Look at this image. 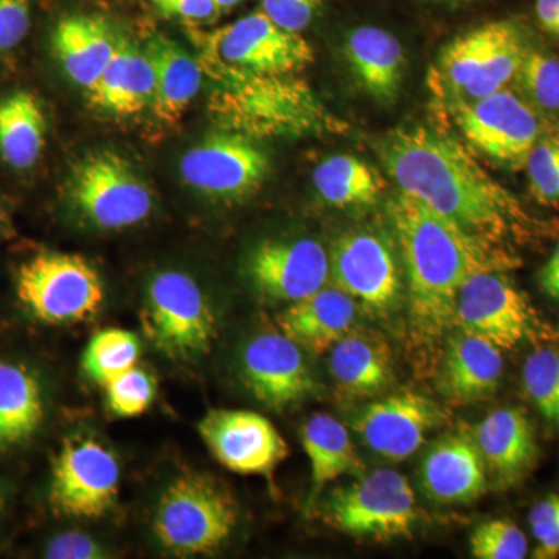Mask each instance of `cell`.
Masks as SVG:
<instances>
[{
    "mask_svg": "<svg viewBox=\"0 0 559 559\" xmlns=\"http://www.w3.org/2000/svg\"><path fill=\"white\" fill-rule=\"evenodd\" d=\"M140 342L124 330H105L95 334L84 353L83 367L87 377L106 385L120 374L138 367Z\"/></svg>",
    "mask_w": 559,
    "mask_h": 559,
    "instance_id": "obj_33",
    "label": "cell"
},
{
    "mask_svg": "<svg viewBox=\"0 0 559 559\" xmlns=\"http://www.w3.org/2000/svg\"><path fill=\"white\" fill-rule=\"evenodd\" d=\"M454 323L463 333L511 349L539 331V319L528 297L503 271L473 275L460 289Z\"/></svg>",
    "mask_w": 559,
    "mask_h": 559,
    "instance_id": "obj_13",
    "label": "cell"
},
{
    "mask_svg": "<svg viewBox=\"0 0 559 559\" xmlns=\"http://www.w3.org/2000/svg\"><path fill=\"white\" fill-rule=\"evenodd\" d=\"M533 9L540 31L559 43V0H535Z\"/></svg>",
    "mask_w": 559,
    "mask_h": 559,
    "instance_id": "obj_44",
    "label": "cell"
},
{
    "mask_svg": "<svg viewBox=\"0 0 559 559\" xmlns=\"http://www.w3.org/2000/svg\"><path fill=\"white\" fill-rule=\"evenodd\" d=\"M46 557L51 559H92L100 558L102 549L91 536L83 533H64L57 536L46 550Z\"/></svg>",
    "mask_w": 559,
    "mask_h": 559,
    "instance_id": "obj_43",
    "label": "cell"
},
{
    "mask_svg": "<svg viewBox=\"0 0 559 559\" xmlns=\"http://www.w3.org/2000/svg\"><path fill=\"white\" fill-rule=\"evenodd\" d=\"M522 382L544 419L559 428V348L535 349L525 360Z\"/></svg>",
    "mask_w": 559,
    "mask_h": 559,
    "instance_id": "obj_34",
    "label": "cell"
},
{
    "mask_svg": "<svg viewBox=\"0 0 559 559\" xmlns=\"http://www.w3.org/2000/svg\"><path fill=\"white\" fill-rule=\"evenodd\" d=\"M355 320L356 301L340 288L323 286L311 296L293 301L277 322L290 341L320 355L347 336Z\"/></svg>",
    "mask_w": 559,
    "mask_h": 559,
    "instance_id": "obj_22",
    "label": "cell"
},
{
    "mask_svg": "<svg viewBox=\"0 0 559 559\" xmlns=\"http://www.w3.org/2000/svg\"><path fill=\"white\" fill-rule=\"evenodd\" d=\"M312 180L320 198L337 209L371 207L385 187L380 171L347 154L320 162Z\"/></svg>",
    "mask_w": 559,
    "mask_h": 559,
    "instance_id": "obj_32",
    "label": "cell"
},
{
    "mask_svg": "<svg viewBox=\"0 0 559 559\" xmlns=\"http://www.w3.org/2000/svg\"><path fill=\"white\" fill-rule=\"evenodd\" d=\"M469 546L471 555L477 559H522L528 554L524 533L507 520L480 524L471 535Z\"/></svg>",
    "mask_w": 559,
    "mask_h": 559,
    "instance_id": "obj_36",
    "label": "cell"
},
{
    "mask_svg": "<svg viewBox=\"0 0 559 559\" xmlns=\"http://www.w3.org/2000/svg\"><path fill=\"white\" fill-rule=\"evenodd\" d=\"M210 452L227 469L271 476L288 457V444L270 419L250 411H210L198 425Z\"/></svg>",
    "mask_w": 559,
    "mask_h": 559,
    "instance_id": "obj_17",
    "label": "cell"
},
{
    "mask_svg": "<svg viewBox=\"0 0 559 559\" xmlns=\"http://www.w3.org/2000/svg\"><path fill=\"white\" fill-rule=\"evenodd\" d=\"M455 120L471 148L510 170L524 167L543 135L536 110L510 90L457 106Z\"/></svg>",
    "mask_w": 559,
    "mask_h": 559,
    "instance_id": "obj_11",
    "label": "cell"
},
{
    "mask_svg": "<svg viewBox=\"0 0 559 559\" xmlns=\"http://www.w3.org/2000/svg\"><path fill=\"white\" fill-rule=\"evenodd\" d=\"M242 0H215L216 7H218L219 11H226L234 9L238 3H241Z\"/></svg>",
    "mask_w": 559,
    "mask_h": 559,
    "instance_id": "obj_47",
    "label": "cell"
},
{
    "mask_svg": "<svg viewBox=\"0 0 559 559\" xmlns=\"http://www.w3.org/2000/svg\"><path fill=\"white\" fill-rule=\"evenodd\" d=\"M253 288L267 299L297 301L325 286L330 278V257L318 241L261 242L246 263Z\"/></svg>",
    "mask_w": 559,
    "mask_h": 559,
    "instance_id": "obj_19",
    "label": "cell"
},
{
    "mask_svg": "<svg viewBox=\"0 0 559 559\" xmlns=\"http://www.w3.org/2000/svg\"><path fill=\"white\" fill-rule=\"evenodd\" d=\"M146 53L156 73L151 109L162 123H176L200 92L204 69L179 44L164 35L150 39Z\"/></svg>",
    "mask_w": 559,
    "mask_h": 559,
    "instance_id": "obj_27",
    "label": "cell"
},
{
    "mask_svg": "<svg viewBox=\"0 0 559 559\" xmlns=\"http://www.w3.org/2000/svg\"><path fill=\"white\" fill-rule=\"evenodd\" d=\"M44 419L43 389L27 367L0 362V451L21 447Z\"/></svg>",
    "mask_w": 559,
    "mask_h": 559,
    "instance_id": "obj_29",
    "label": "cell"
},
{
    "mask_svg": "<svg viewBox=\"0 0 559 559\" xmlns=\"http://www.w3.org/2000/svg\"><path fill=\"white\" fill-rule=\"evenodd\" d=\"M419 485L443 506L479 499L487 491V468L473 437L452 433L437 441L419 466Z\"/></svg>",
    "mask_w": 559,
    "mask_h": 559,
    "instance_id": "obj_20",
    "label": "cell"
},
{
    "mask_svg": "<svg viewBox=\"0 0 559 559\" xmlns=\"http://www.w3.org/2000/svg\"><path fill=\"white\" fill-rule=\"evenodd\" d=\"M516 80L528 103L544 112H559V58L530 47Z\"/></svg>",
    "mask_w": 559,
    "mask_h": 559,
    "instance_id": "obj_35",
    "label": "cell"
},
{
    "mask_svg": "<svg viewBox=\"0 0 559 559\" xmlns=\"http://www.w3.org/2000/svg\"><path fill=\"white\" fill-rule=\"evenodd\" d=\"M389 218L406 270L412 314L423 330L437 333L454 323L460 289L473 275L516 266L503 246L474 237L404 191L390 201Z\"/></svg>",
    "mask_w": 559,
    "mask_h": 559,
    "instance_id": "obj_2",
    "label": "cell"
},
{
    "mask_svg": "<svg viewBox=\"0 0 559 559\" xmlns=\"http://www.w3.org/2000/svg\"><path fill=\"white\" fill-rule=\"evenodd\" d=\"M201 66L213 79L226 75H289L314 62L311 44L278 27L263 11L248 14L202 39Z\"/></svg>",
    "mask_w": 559,
    "mask_h": 559,
    "instance_id": "obj_6",
    "label": "cell"
},
{
    "mask_svg": "<svg viewBox=\"0 0 559 559\" xmlns=\"http://www.w3.org/2000/svg\"><path fill=\"white\" fill-rule=\"evenodd\" d=\"M444 419L432 400L406 390L362 407L353 418V429L371 451L401 462L414 455Z\"/></svg>",
    "mask_w": 559,
    "mask_h": 559,
    "instance_id": "obj_16",
    "label": "cell"
},
{
    "mask_svg": "<svg viewBox=\"0 0 559 559\" xmlns=\"http://www.w3.org/2000/svg\"><path fill=\"white\" fill-rule=\"evenodd\" d=\"M530 47L528 31L521 21L485 22L441 50L430 76L432 90L452 98L455 108L507 90L516 80Z\"/></svg>",
    "mask_w": 559,
    "mask_h": 559,
    "instance_id": "obj_4",
    "label": "cell"
},
{
    "mask_svg": "<svg viewBox=\"0 0 559 559\" xmlns=\"http://www.w3.org/2000/svg\"><path fill=\"white\" fill-rule=\"evenodd\" d=\"M142 320L154 347L175 360L204 356L218 331L200 285L178 271L160 272L150 283Z\"/></svg>",
    "mask_w": 559,
    "mask_h": 559,
    "instance_id": "obj_8",
    "label": "cell"
},
{
    "mask_svg": "<svg viewBox=\"0 0 559 559\" xmlns=\"http://www.w3.org/2000/svg\"><path fill=\"white\" fill-rule=\"evenodd\" d=\"M3 219V210H2V205H0V221Z\"/></svg>",
    "mask_w": 559,
    "mask_h": 559,
    "instance_id": "obj_49",
    "label": "cell"
},
{
    "mask_svg": "<svg viewBox=\"0 0 559 559\" xmlns=\"http://www.w3.org/2000/svg\"><path fill=\"white\" fill-rule=\"evenodd\" d=\"M301 444L310 460L314 495L344 474L358 469V455L347 428L329 414L312 415L305 423Z\"/></svg>",
    "mask_w": 559,
    "mask_h": 559,
    "instance_id": "obj_31",
    "label": "cell"
},
{
    "mask_svg": "<svg viewBox=\"0 0 559 559\" xmlns=\"http://www.w3.org/2000/svg\"><path fill=\"white\" fill-rule=\"evenodd\" d=\"M530 528L538 539V549L533 558L555 559L559 557V496L551 495L540 500L530 511Z\"/></svg>",
    "mask_w": 559,
    "mask_h": 559,
    "instance_id": "obj_39",
    "label": "cell"
},
{
    "mask_svg": "<svg viewBox=\"0 0 559 559\" xmlns=\"http://www.w3.org/2000/svg\"><path fill=\"white\" fill-rule=\"evenodd\" d=\"M120 465L98 441L73 437L55 460L50 507L58 516L97 520L117 502Z\"/></svg>",
    "mask_w": 559,
    "mask_h": 559,
    "instance_id": "obj_12",
    "label": "cell"
},
{
    "mask_svg": "<svg viewBox=\"0 0 559 559\" xmlns=\"http://www.w3.org/2000/svg\"><path fill=\"white\" fill-rule=\"evenodd\" d=\"M330 277L371 312L389 311L400 299L401 275L392 241L381 231H347L330 252Z\"/></svg>",
    "mask_w": 559,
    "mask_h": 559,
    "instance_id": "obj_14",
    "label": "cell"
},
{
    "mask_svg": "<svg viewBox=\"0 0 559 559\" xmlns=\"http://www.w3.org/2000/svg\"><path fill=\"white\" fill-rule=\"evenodd\" d=\"M72 207L92 226L120 230L153 212V193L127 160L114 153L94 154L79 164L69 182Z\"/></svg>",
    "mask_w": 559,
    "mask_h": 559,
    "instance_id": "obj_10",
    "label": "cell"
},
{
    "mask_svg": "<svg viewBox=\"0 0 559 559\" xmlns=\"http://www.w3.org/2000/svg\"><path fill=\"white\" fill-rule=\"evenodd\" d=\"M109 409L119 417H138L148 409L156 393L153 378L134 367L105 385Z\"/></svg>",
    "mask_w": 559,
    "mask_h": 559,
    "instance_id": "obj_38",
    "label": "cell"
},
{
    "mask_svg": "<svg viewBox=\"0 0 559 559\" xmlns=\"http://www.w3.org/2000/svg\"><path fill=\"white\" fill-rule=\"evenodd\" d=\"M538 280L540 289L551 299L559 301V241L549 261L539 271Z\"/></svg>",
    "mask_w": 559,
    "mask_h": 559,
    "instance_id": "obj_45",
    "label": "cell"
},
{
    "mask_svg": "<svg viewBox=\"0 0 559 559\" xmlns=\"http://www.w3.org/2000/svg\"><path fill=\"white\" fill-rule=\"evenodd\" d=\"M330 352L331 377L345 399H371L392 384V362L382 342L348 333Z\"/></svg>",
    "mask_w": 559,
    "mask_h": 559,
    "instance_id": "obj_28",
    "label": "cell"
},
{
    "mask_svg": "<svg viewBox=\"0 0 559 559\" xmlns=\"http://www.w3.org/2000/svg\"><path fill=\"white\" fill-rule=\"evenodd\" d=\"M162 16L187 22H207L221 13L215 0H151Z\"/></svg>",
    "mask_w": 559,
    "mask_h": 559,
    "instance_id": "obj_42",
    "label": "cell"
},
{
    "mask_svg": "<svg viewBox=\"0 0 559 559\" xmlns=\"http://www.w3.org/2000/svg\"><path fill=\"white\" fill-rule=\"evenodd\" d=\"M270 160L249 138L223 131L202 140L180 160V175L202 194L238 201L260 189Z\"/></svg>",
    "mask_w": 559,
    "mask_h": 559,
    "instance_id": "obj_15",
    "label": "cell"
},
{
    "mask_svg": "<svg viewBox=\"0 0 559 559\" xmlns=\"http://www.w3.org/2000/svg\"><path fill=\"white\" fill-rule=\"evenodd\" d=\"M419 510L414 489L403 474L378 469L347 487L334 489L325 502L331 527L356 538L409 536Z\"/></svg>",
    "mask_w": 559,
    "mask_h": 559,
    "instance_id": "obj_9",
    "label": "cell"
},
{
    "mask_svg": "<svg viewBox=\"0 0 559 559\" xmlns=\"http://www.w3.org/2000/svg\"><path fill=\"white\" fill-rule=\"evenodd\" d=\"M487 473L502 487L524 480L538 460L535 428L520 409L492 411L474 432Z\"/></svg>",
    "mask_w": 559,
    "mask_h": 559,
    "instance_id": "obj_21",
    "label": "cell"
},
{
    "mask_svg": "<svg viewBox=\"0 0 559 559\" xmlns=\"http://www.w3.org/2000/svg\"><path fill=\"white\" fill-rule=\"evenodd\" d=\"M344 53L359 86L371 98L380 103L399 98L407 61L396 36L373 25H362L349 32Z\"/></svg>",
    "mask_w": 559,
    "mask_h": 559,
    "instance_id": "obj_24",
    "label": "cell"
},
{
    "mask_svg": "<svg viewBox=\"0 0 559 559\" xmlns=\"http://www.w3.org/2000/svg\"><path fill=\"white\" fill-rule=\"evenodd\" d=\"M237 521V503L218 480L207 474H186L165 488L153 528L165 550L198 557L218 550Z\"/></svg>",
    "mask_w": 559,
    "mask_h": 559,
    "instance_id": "obj_5",
    "label": "cell"
},
{
    "mask_svg": "<svg viewBox=\"0 0 559 559\" xmlns=\"http://www.w3.org/2000/svg\"><path fill=\"white\" fill-rule=\"evenodd\" d=\"M421 3H440V5H462V3L479 2V0H415Z\"/></svg>",
    "mask_w": 559,
    "mask_h": 559,
    "instance_id": "obj_46",
    "label": "cell"
},
{
    "mask_svg": "<svg viewBox=\"0 0 559 559\" xmlns=\"http://www.w3.org/2000/svg\"><path fill=\"white\" fill-rule=\"evenodd\" d=\"M378 154L401 191L474 237L503 246L532 234L533 221L516 197L451 135L421 124L399 128L380 140Z\"/></svg>",
    "mask_w": 559,
    "mask_h": 559,
    "instance_id": "obj_1",
    "label": "cell"
},
{
    "mask_svg": "<svg viewBox=\"0 0 559 559\" xmlns=\"http://www.w3.org/2000/svg\"><path fill=\"white\" fill-rule=\"evenodd\" d=\"M289 75H226L210 98L212 119L245 138H304L347 128L304 80Z\"/></svg>",
    "mask_w": 559,
    "mask_h": 559,
    "instance_id": "obj_3",
    "label": "cell"
},
{
    "mask_svg": "<svg viewBox=\"0 0 559 559\" xmlns=\"http://www.w3.org/2000/svg\"><path fill=\"white\" fill-rule=\"evenodd\" d=\"M524 167L533 197L547 207H558L559 140L540 135Z\"/></svg>",
    "mask_w": 559,
    "mask_h": 559,
    "instance_id": "obj_37",
    "label": "cell"
},
{
    "mask_svg": "<svg viewBox=\"0 0 559 559\" xmlns=\"http://www.w3.org/2000/svg\"><path fill=\"white\" fill-rule=\"evenodd\" d=\"M323 0H261L263 13L278 27L301 33L318 16Z\"/></svg>",
    "mask_w": 559,
    "mask_h": 559,
    "instance_id": "obj_40",
    "label": "cell"
},
{
    "mask_svg": "<svg viewBox=\"0 0 559 559\" xmlns=\"http://www.w3.org/2000/svg\"><path fill=\"white\" fill-rule=\"evenodd\" d=\"M558 207H559V198H558Z\"/></svg>",
    "mask_w": 559,
    "mask_h": 559,
    "instance_id": "obj_50",
    "label": "cell"
},
{
    "mask_svg": "<svg viewBox=\"0 0 559 559\" xmlns=\"http://www.w3.org/2000/svg\"><path fill=\"white\" fill-rule=\"evenodd\" d=\"M285 334L253 337L241 353V377L250 393L272 409H285L318 392L304 352Z\"/></svg>",
    "mask_w": 559,
    "mask_h": 559,
    "instance_id": "obj_18",
    "label": "cell"
},
{
    "mask_svg": "<svg viewBox=\"0 0 559 559\" xmlns=\"http://www.w3.org/2000/svg\"><path fill=\"white\" fill-rule=\"evenodd\" d=\"M3 506V498H2V491H0V511H2Z\"/></svg>",
    "mask_w": 559,
    "mask_h": 559,
    "instance_id": "obj_48",
    "label": "cell"
},
{
    "mask_svg": "<svg viewBox=\"0 0 559 559\" xmlns=\"http://www.w3.org/2000/svg\"><path fill=\"white\" fill-rule=\"evenodd\" d=\"M16 293L33 318L50 325L90 319L105 299L97 271L83 257L60 252L25 261L17 272Z\"/></svg>",
    "mask_w": 559,
    "mask_h": 559,
    "instance_id": "obj_7",
    "label": "cell"
},
{
    "mask_svg": "<svg viewBox=\"0 0 559 559\" xmlns=\"http://www.w3.org/2000/svg\"><path fill=\"white\" fill-rule=\"evenodd\" d=\"M502 373V349L460 331L448 344L439 385L441 393L454 403H476L495 395Z\"/></svg>",
    "mask_w": 559,
    "mask_h": 559,
    "instance_id": "obj_23",
    "label": "cell"
},
{
    "mask_svg": "<svg viewBox=\"0 0 559 559\" xmlns=\"http://www.w3.org/2000/svg\"><path fill=\"white\" fill-rule=\"evenodd\" d=\"M87 91L92 105L114 116L130 117L151 108L156 91V73L148 53L119 39L108 68Z\"/></svg>",
    "mask_w": 559,
    "mask_h": 559,
    "instance_id": "obj_26",
    "label": "cell"
},
{
    "mask_svg": "<svg viewBox=\"0 0 559 559\" xmlns=\"http://www.w3.org/2000/svg\"><path fill=\"white\" fill-rule=\"evenodd\" d=\"M31 25V0H0V57L20 46Z\"/></svg>",
    "mask_w": 559,
    "mask_h": 559,
    "instance_id": "obj_41",
    "label": "cell"
},
{
    "mask_svg": "<svg viewBox=\"0 0 559 559\" xmlns=\"http://www.w3.org/2000/svg\"><path fill=\"white\" fill-rule=\"evenodd\" d=\"M119 39L102 17L69 14L51 33V47L62 70L73 83L91 90L108 68Z\"/></svg>",
    "mask_w": 559,
    "mask_h": 559,
    "instance_id": "obj_25",
    "label": "cell"
},
{
    "mask_svg": "<svg viewBox=\"0 0 559 559\" xmlns=\"http://www.w3.org/2000/svg\"><path fill=\"white\" fill-rule=\"evenodd\" d=\"M47 120L32 92L16 91L0 100V157L14 170H31L46 146Z\"/></svg>",
    "mask_w": 559,
    "mask_h": 559,
    "instance_id": "obj_30",
    "label": "cell"
}]
</instances>
